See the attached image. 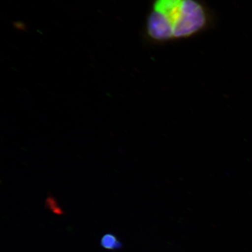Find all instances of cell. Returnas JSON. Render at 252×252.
<instances>
[{
    "label": "cell",
    "mask_w": 252,
    "mask_h": 252,
    "mask_svg": "<svg viewBox=\"0 0 252 252\" xmlns=\"http://www.w3.org/2000/svg\"><path fill=\"white\" fill-rule=\"evenodd\" d=\"M147 32L151 39L163 42L173 39V28L163 15L152 11L147 20Z\"/></svg>",
    "instance_id": "7a4b0ae2"
},
{
    "label": "cell",
    "mask_w": 252,
    "mask_h": 252,
    "mask_svg": "<svg viewBox=\"0 0 252 252\" xmlns=\"http://www.w3.org/2000/svg\"><path fill=\"white\" fill-rule=\"evenodd\" d=\"M207 24L203 6L196 0H184L180 17L173 28V38H186L202 30Z\"/></svg>",
    "instance_id": "6da1fadb"
},
{
    "label": "cell",
    "mask_w": 252,
    "mask_h": 252,
    "mask_svg": "<svg viewBox=\"0 0 252 252\" xmlns=\"http://www.w3.org/2000/svg\"><path fill=\"white\" fill-rule=\"evenodd\" d=\"M184 0H155L153 11L158 12L171 24L172 28L180 17Z\"/></svg>",
    "instance_id": "3957f363"
},
{
    "label": "cell",
    "mask_w": 252,
    "mask_h": 252,
    "mask_svg": "<svg viewBox=\"0 0 252 252\" xmlns=\"http://www.w3.org/2000/svg\"><path fill=\"white\" fill-rule=\"evenodd\" d=\"M14 27L19 30H24L25 28H26L25 25L23 23H21L20 21L16 22V23H14Z\"/></svg>",
    "instance_id": "5b68a950"
},
{
    "label": "cell",
    "mask_w": 252,
    "mask_h": 252,
    "mask_svg": "<svg viewBox=\"0 0 252 252\" xmlns=\"http://www.w3.org/2000/svg\"><path fill=\"white\" fill-rule=\"evenodd\" d=\"M100 245L104 250L116 251L121 250L123 243L114 233L107 232L100 239Z\"/></svg>",
    "instance_id": "277c9868"
}]
</instances>
